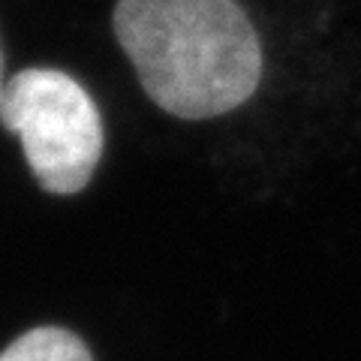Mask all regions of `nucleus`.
I'll list each match as a JSON object with an SVG mask.
<instances>
[{"label": "nucleus", "mask_w": 361, "mask_h": 361, "mask_svg": "<svg viewBox=\"0 0 361 361\" xmlns=\"http://www.w3.org/2000/svg\"><path fill=\"white\" fill-rule=\"evenodd\" d=\"M115 37L163 111L205 121L244 106L262 78V45L235 0H118Z\"/></svg>", "instance_id": "1"}, {"label": "nucleus", "mask_w": 361, "mask_h": 361, "mask_svg": "<svg viewBox=\"0 0 361 361\" xmlns=\"http://www.w3.org/2000/svg\"><path fill=\"white\" fill-rule=\"evenodd\" d=\"M0 121L21 139L45 193L73 196L87 187L103 157V121L90 94L61 70H21L4 87Z\"/></svg>", "instance_id": "2"}, {"label": "nucleus", "mask_w": 361, "mask_h": 361, "mask_svg": "<svg viewBox=\"0 0 361 361\" xmlns=\"http://www.w3.org/2000/svg\"><path fill=\"white\" fill-rule=\"evenodd\" d=\"M0 361H94V355L73 331L42 325V329L16 337L0 353Z\"/></svg>", "instance_id": "3"}, {"label": "nucleus", "mask_w": 361, "mask_h": 361, "mask_svg": "<svg viewBox=\"0 0 361 361\" xmlns=\"http://www.w3.org/2000/svg\"><path fill=\"white\" fill-rule=\"evenodd\" d=\"M4 51H0V99H4Z\"/></svg>", "instance_id": "4"}]
</instances>
